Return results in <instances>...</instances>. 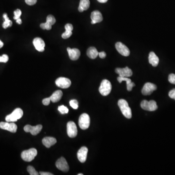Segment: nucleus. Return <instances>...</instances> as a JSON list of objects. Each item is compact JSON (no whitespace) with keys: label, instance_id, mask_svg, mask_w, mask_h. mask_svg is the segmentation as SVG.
<instances>
[{"label":"nucleus","instance_id":"nucleus-27","mask_svg":"<svg viewBox=\"0 0 175 175\" xmlns=\"http://www.w3.org/2000/svg\"><path fill=\"white\" fill-rule=\"evenodd\" d=\"M58 110L62 114H67L69 112V109L63 105L59 106V108H58Z\"/></svg>","mask_w":175,"mask_h":175},{"label":"nucleus","instance_id":"nucleus-44","mask_svg":"<svg viewBox=\"0 0 175 175\" xmlns=\"http://www.w3.org/2000/svg\"><path fill=\"white\" fill-rule=\"evenodd\" d=\"M83 174H82V173H81V174H78V175H83Z\"/></svg>","mask_w":175,"mask_h":175},{"label":"nucleus","instance_id":"nucleus-34","mask_svg":"<svg viewBox=\"0 0 175 175\" xmlns=\"http://www.w3.org/2000/svg\"><path fill=\"white\" fill-rule=\"evenodd\" d=\"M168 81L171 84H175V74H170L168 76Z\"/></svg>","mask_w":175,"mask_h":175},{"label":"nucleus","instance_id":"nucleus-31","mask_svg":"<svg viewBox=\"0 0 175 175\" xmlns=\"http://www.w3.org/2000/svg\"><path fill=\"white\" fill-rule=\"evenodd\" d=\"M70 105L74 109H76L79 108V103L75 99L71 100L70 101Z\"/></svg>","mask_w":175,"mask_h":175},{"label":"nucleus","instance_id":"nucleus-15","mask_svg":"<svg viewBox=\"0 0 175 175\" xmlns=\"http://www.w3.org/2000/svg\"><path fill=\"white\" fill-rule=\"evenodd\" d=\"M33 43L37 51L40 52H43L44 51L45 44L42 39L40 38H36L34 39Z\"/></svg>","mask_w":175,"mask_h":175},{"label":"nucleus","instance_id":"nucleus-38","mask_svg":"<svg viewBox=\"0 0 175 175\" xmlns=\"http://www.w3.org/2000/svg\"><path fill=\"white\" fill-rule=\"evenodd\" d=\"M50 101H51V100L50 99V97L48 98H44L43 100V103L44 105L45 106H48V105H49L50 103Z\"/></svg>","mask_w":175,"mask_h":175},{"label":"nucleus","instance_id":"nucleus-12","mask_svg":"<svg viewBox=\"0 0 175 175\" xmlns=\"http://www.w3.org/2000/svg\"><path fill=\"white\" fill-rule=\"evenodd\" d=\"M115 48L120 54L124 57H128L130 55V51L128 48L122 43L118 42L115 44Z\"/></svg>","mask_w":175,"mask_h":175},{"label":"nucleus","instance_id":"nucleus-26","mask_svg":"<svg viewBox=\"0 0 175 175\" xmlns=\"http://www.w3.org/2000/svg\"><path fill=\"white\" fill-rule=\"evenodd\" d=\"M52 26L47 22L45 23H41L40 25V28L43 30H51L52 29Z\"/></svg>","mask_w":175,"mask_h":175},{"label":"nucleus","instance_id":"nucleus-36","mask_svg":"<svg viewBox=\"0 0 175 175\" xmlns=\"http://www.w3.org/2000/svg\"><path fill=\"white\" fill-rule=\"evenodd\" d=\"M169 96L172 99L175 100V89L171 90L169 92Z\"/></svg>","mask_w":175,"mask_h":175},{"label":"nucleus","instance_id":"nucleus-3","mask_svg":"<svg viewBox=\"0 0 175 175\" xmlns=\"http://www.w3.org/2000/svg\"><path fill=\"white\" fill-rule=\"evenodd\" d=\"M23 114V111L21 108H16L12 113L6 116V121L7 122H15L21 119Z\"/></svg>","mask_w":175,"mask_h":175},{"label":"nucleus","instance_id":"nucleus-42","mask_svg":"<svg viewBox=\"0 0 175 175\" xmlns=\"http://www.w3.org/2000/svg\"><path fill=\"white\" fill-rule=\"evenodd\" d=\"M108 1V0H97V1L101 3H106Z\"/></svg>","mask_w":175,"mask_h":175},{"label":"nucleus","instance_id":"nucleus-8","mask_svg":"<svg viewBox=\"0 0 175 175\" xmlns=\"http://www.w3.org/2000/svg\"><path fill=\"white\" fill-rule=\"evenodd\" d=\"M55 84L57 86L62 89H67L71 85V81L67 78L60 77L55 80Z\"/></svg>","mask_w":175,"mask_h":175},{"label":"nucleus","instance_id":"nucleus-17","mask_svg":"<svg viewBox=\"0 0 175 175\" xmlns=\"http://www.w3.org/2000/svg\"><path fill=\"white\" fill-rule=\"evenodd\" d=\"M91 18L92 19L91 23L92 24L99 23L103 21V16L100 12L98 10H95L92 12Z\"/></svg>","mask_w":175,"mask_h":175},{"label":"nucleus","instance_id":"nucleus-25","mask_svg":"<svg viewBox=\"0 0 175 175\" xmlns=\"http://www.w3.org/2000/svg\"><path fill=\"white\" fill-rule=\"evenodd\" d=\"M3 17H4V19H5V22H4V23L2 24L3 28H5V29H6L7 27L11 26H12V22L11 21L9 20L8 16H7V14L6 13H5L3 15Z\"/></svg>","mask_w":175,"mask_h":175},{"label":"nucleus","instance_id":"nucleus-7","mask_svg":"<svg viewBox=\"0 0 175 175\" xmlns=\"http://www.w3.org/2000/svg\"><path fill=\"white\" fill-rule=\"evenodd\" d=\"M67 132L68 136L70 138L76 137L77 134V127L74 122L70 121L67 123Z\"/></svg>","mask_w":175,"mask_h":175},{"label":"nucleus","instance_id":"nucleus-23","mask_svg":"<svg viewBox=\"0 0 175 175\" xmlns=\"http://www.w3.org/2000/svg\"><path fill=\"white\" fill-rule=\"evenodd\" d=\"M90 6V2L89 0H80L78 9L80 12H82L89 9Z\"/></svg>","mask_w":175,"mask_h":175},{"label":"nucleus","instance_id":"nucleus-29","mask_svg":"<svg viewBox=\"0 0 175 175\" xmlns=\"http://www.w3.org/2000/svg\"><path fill=\"white\" fill-rule=\"evenodd\" d=\"M27 171L29 173L30 175H38L39 173L38 172L36 171L34 167L32 166H28Z\"/></svg>","mask_w":175,"mask_h":175},{"label":"nucleus","instance_id":"nucleus-1","mask_svg":"<svg viewBox=\"0 0 175 175\" xmlns=\"http://www.w3.org/2000/svg\"><path fill=\"white\" fill-rule=\"evenodd\" d=\"M118 105L124 116L127 118H131L132 117L131 109L128 106V104L127 101L125 100L124 99H120L118 102Z\"/></svg>","mask_w":175,"mask_h":175},{"label":"nucleus","instance_id":"nucleus-2","mask_svg":"<svg viewBox=\"0 0 175 175\" xmlns=\"http://www.w3.org/2000/svg\"><path fill=\"white\" fill-rule=\"evenodd\" d=\"M38 152L36 149L32 148L28 150H24L22 152L21 157L23 161L27 162H30L33 160L36 156Z\"/></svg>","mask_w":175,"mask_h":175},{"label":"nucleus","instance_id":"nucleus-21","mask_svg":"<svg viewBox=\"0 0 175 175\" xmlns=\"http://www.w3.org/2000/svg\"><path fill=\"white\" fill-rule=\"evenodd\" d=\"M149 62L153 67H156L159 63V59L157 55L153 52H151L149 54Z\"/></svg>","mask_w":175,"mask_h":175},{"label":"nucleus","instance_id":"nucleus-4","mask_svg":"<svg viewBox=\"0 0 175 175\" xmlns=\"http://www.w3.org/2000/svg\"><path fill=\"white\" fill-rule=\"evenodd\" d=\"M112 89L111 82L107 79H104L101 83L99 88V91L103 96H107L109 95Z\"/></svg>","mask_w":175,"mask_h":175},{"label":"nucleus","instance_id":"nucleus-39","mask_svg":"<svg viewBox=\"0 0 175 175\" xmlns=\"http://www.w3.org/2000/svg\"><path fill=\"white\" fill-rule=\"evenodd\" d=\"M106 53L105 52H101L98 53V55L101 59H105L106 57Z\"/></svg>","mask_w":175,"mask_h":175},{"label":"nucleus","instance_id":"nucleus-28","mask_svg":"<svg viewBox=\"0 0 175 175\" xmlns=\"http://www.w3.org/2000/svg\"><path fill=\"white\" fill-rule=\"evenodd\" d=\"M46 22L51 24V26H53L56 22L55 18L53 16V15H49L48 16L46 19Z\"/></svg>","mask_w":175,"mask_h":175},{"label":"nucleus","instance_id":"nucleus-9","mask_svg":"<svg viewBox=\"0 0 175 175\" xmlns=\"http://www.w3.org/2000/svg\"><path fill=\"white\" fill-rule=\"evenodd\" d=\"M43 128V126L38 124L36 126H31L27 124L24 127V130L26 132H30L33 135H37L40 132Z\"/></svg>","mask_w":175,"mask_h":175},{"label":"nucleus","instance_id":"nucleus-33","mask_svg":"<svg viewBox=\"0 0 175 175\" xmlns=\"http://www.w3.org/2000/svg\"><path fill=\"white\" fill-rule=\"evenodd\" d=\"M8 55H3L2 56H0V62H3V63H6L8 61Z\"/></svg>","mask_w":175,"mask_h":175},{"label":"nucleus","instance_id":"nucleus-41","mask_svg":"<svg viewBox=\"0 0 175 175\" xmlns=\"http://www.w3.org/2000/svg\"><path fill=\"white\" fill-rule=\"evenodd\" d=\"M16 22L18 23V24H21L22 23V21L21 20V18H18L17 20H16Z\"/></svg>","mask_w":175,"mask_h":175},{"label":"nucleus","instance_id":"nucleus-35","mask_svg":"<svg viewBox=\"0 0 175 175\" xmlns=\"http://www.w3.org/2000/svg\"><path fill=\"white\" fill-rule=\"evenodd\" d=\"M26 4L29 6H33L37 3V0H25Z\"/></svg>","mask_w":175,"mask_h":175},{"label":"nucleus","instance_id":"nucleus-10","mask_svg":"<svg viewBox=\"0 0 175 175\" xmlns=\"http://www.w3.org/2000/svg\"><path fill=\"white\" fill-rule=\"evenodd\" d=\"M156 90H157V86L156 85L153 83L148 82L145 83L143 87L142 93L144 96H149L151 95L153 92Z\"/></svg>","mask_w":175,"mask_h":175},{"label":"nucleus","instance_id":"nucleus-32","mask_svg":"<svg viewBox=\"0 0 175 175\" xmlns=\"http://www.w3.org/2000/svg\"><path fill=\"white\" fill-rule=\"evenodd\" d=\"M14 19L16 20L21 17V15H22V11L20 9H17L14 12Z\"/></svg>","mask_w":175,"mask_h":175},{"label":"nucleus","instance_id":"nucleus-20","mask_svg":"<svg viewBox=\"0 0 175 175\" xmlns=\"http://www.w3.org/2000/svg\"><path fill=\"white\" fill-rule=\"evenodd\" d=\"M42 142L43 145L46 148H50L57 143V140L54 137H46L43 139Z\"/></svg>","mask_w":175,"mask_h":175},{"label":"nucleus","instance_id":"nucleus-5","mask_svg":"<svg viewBox=\"0 0 175 175\" xmlns=\"http://www.w3.org/2000/svg\"><path fill=\"white\" fill-rule=\"evenodd\" d=\"M80 128L83 130L88 129L90 125V118L87 113H83L80 115L79 121Z\"/></svg>","mask_w":175,"mask_h":175},{"label":"nucleus","instance_id":"nucleus-30","mask_svg":"<svg viewBox=\"0 0 175 175\" xmlns=\"http://www.w3.org/2000/svg\"><path fill=\"white\" fill-rule=\"evenodd\" d=\"M72 31H69V30H66L65 32L62 34V38L63 39H67L69 38L72 35Z\"/></svg>","mask_w":175,"mask_h":175},{"label":"nucleus","instance_id":"nucleus-24","mask_svg":"<svg viewBox=\"0 0 175 175\" xmlns=\"http://www.w3.org/2000/svg\"><path fill=\"white\" fill-rule=\"evenodd\" d=\"M98 52L95 47L89 48L87 51L88 57L91 59H95L98 55Z\"/></svg>","mask_w":175,"mask_h":175},{"label":"nucleus","instance_id":"nucleus-18","mask_svg":"<svg viewBox=\"0 0 175 175\" xmlns=\"http://www.w3.org/2000/svg\"><path fill=\"white\" fill-rule=\"evenodd\" d=\"M68 52L70 59L72 60H76L79 58L80 55V52L79 50L76 48L71 49L67 48Z\"/></svg>","mask_w":175,"mask_h":175},{"label":"nucleus","instance_id":"nucleus-6","mask_svg":"<svg viewBox=\"0 0 175 175\" xmlns=\"http://www.w3.org/2000/svg\"><path fill=\"white\" fill-rule=\"evenodd\" d=\"M140 106L143 109L150 112L156 111L158 108L157 103L154 100L149 101L145 100H143L140 103Z\"/></svg>","mask_w":175,"mask_h":175},{"label":"nucleus","instance_id":"nucleus-13","mask_svg":"<svg viewBox=\"0 0 175 175\" xmlns=\"http://www.w3.org/2000/svg\"><path fill=\"white\" fill-rule=\"evenodd\" d=\"M0 128L4 130H7L12 133L16 132L17 126L14 123L2 122L0 123Z\"/></svg>","mask_w":175,"mask_h":175},{"label":"nucleus","instance_id":"nucleus-40","mask_svg":"<svg viewBox=\"0 0 175 175\" xmlns=\"http://www.w3.org/2000/svg\"><path fill=\"white\" fill-rule=\"evenodd\" d=\"M39 174L41 175H53V174L49 172H40Z\"/></svg>","mask_w":175,"mask_h":175},{"label":"nucleus","instance_id":"nucleus-14","mask_svg":"<svg viewBox=\"0 0 175 175\" xmlns=\"http://www.w3.org/2000/svg\"><path fill=\"white\" fill-rule=\"evenodd\" d=\"M115 72L119 75L120 77H129L132 76V71L128 67L124 68H117L115 69Z\"/></svg>","mask_w":175,"mask_h":175},{"label":"nucleus","instance_id":"nucleus-16","mask_svg":"<svg viewBox=\"0 0 175 175\" xmlns=\"http://www.w3.org/2000/svg\"><path fill=\"white\" fill-rule=\"evenodd\" d=\"M88 152V149L85 146H83L80 148L77 152V156L79 160L81 162L83 163L86 161L87 154Z\"/></svg>","mask_w":175,"mask_h":175},{"label":"nucleus","instance_id":"nucleus-43","mask_svg":"<svg viewBox=\"0 0 175 175\" xmlns=\"http://www.w3.org/2000/svg\"><path fill=\"white\" fill-rule=\"evenodd\" d=\"M4 46V43L2 42L1 40H0V49L2 48Z\"/></svg>","mask_w":175,"mask_h":175},{"label":"nucleus","instance_id":"nucleus-19","mask_svg":"<svg viewBox=\"0 0 175 175\" xmlns=\"http://www.w3.org/2000/svg\"><path fill=\"white\" fill-rule=\"evenodd\" d=\"M117 80L118 81V82L120 83H122L123 81H126V83H127V90H128V91H131L133 87L135 86V83L132 82L131 79H128V77H123L119 76V77H117Z\"/></svg>","mask_w":175,"mask_h":175},{"label":"nucleus","instance_id":"nucleus-22","mask_svg":"<svg viewBox=\"0 0 175 175\" xmlns=\"http://www.w3.org/2000/svg\"><path fill=\"white\" fill-rule=\"evenodd\" d=\"M63 93L60 90H58L52 94L51 96L49 97L50 99L53 103H56L59 102L62 98Z\"/></svg>","mask_w":175,"mask_h":175},{"label":"nucleus","instance_id":"nucleus-37","mask_svg":"<svg viewBox=\"0 0 175 175\" xmlns=\"http://www.w3.org/2000/svg\"><path fill=\"white\" fill-rule=\"evenodd\" d=\"M65 30H69V31H73V26H72V24H70V23H67V24H66L65 26Z\"/></svg>","mask_w":175,"mask_h":175},{"label":"nucleus","instance_id":"nucleus-11","mask_svg":"<svg viewBox=\"0 0 175 175\" xmlns=\"http://www.w3.org/2000/svg\"><path fill=\"white\" fill-rule=\"evenodd\" d=\"M55 165L58 169L63 172H68L69 170V166L65 159L63 157H61L55 163Z\"/></svg>","mask_w":175,"mask_h":175}]
</instances>
